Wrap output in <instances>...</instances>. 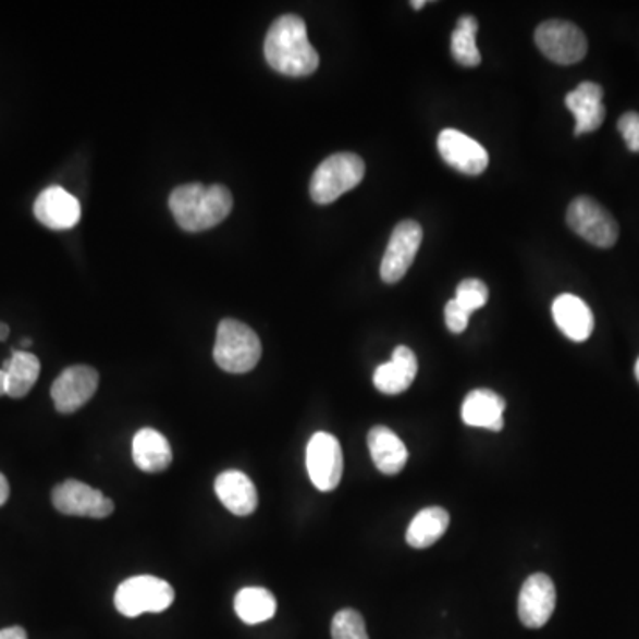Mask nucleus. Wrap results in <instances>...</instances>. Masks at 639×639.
<instances>
[{"label":"nucleus","instance_id":"obj_8","mask_svg":"<svg viewBox=\"0 0 639 639\" xmlns=\"http://www.w3.org/2000/svg\"><path fill=\"white\" fill-rule=\"evenodd\" d=\"M309 478L318 491L331 492L340 486L343 476L342 444L328 432H318L306 450Z\"/></svg>","mask_w":639,"mask_h":639},{"label":"nucleus","instance_id":"obj_29","mask_svg":"<svg viewBox=\"0 0 639 639\" xmlns=\"http://www.w3.org/2000/svg\"><path fill=\"white\" fill-rule=\"evenodd\" d=\"M444 318H446V328L453 332V334H460V332L466 331L467 325H469V318L471 315L466 311V309H462L455 300H450L446 304V309H444Z\"/></svg>","mask_w":639,"mask_h":639},{"label":"nucleus","instance_id":"obj_11","mask_svg":"<svg viewBox=\"0 0 639 639\" xmlns=\"http://www.w3.org/2000/svg\"><path fill=\"white\" fill-rule=\"evenodd\" d=\"M100 376L91 366H70L52 384L53 405L59 413L72 414L81 409L97 393Z\"/></svg>","mask_w":639,"mask_h":639},{"label":"nucleus","instance_id":"obj_2","mask_svg":"<svg viewBox=\"0 0 639 639\" xmlns=\"http://www.w3.org/2000/svg\"><path fill=\"white\" fill-rule=\"evenodd\" d=\"M169 208L182 230L199 233L221 224L233 208V196L224 185L187 183L174 188Z\"/></svg>","mask_w":639,"mask_h":639},{"label":"nucleus","instance_id":"obj_12","mask_svg":"<svg viewBox=\"0 0 639 639\" xmlns=\"http://www.w3.org/2000/svg\"><path fill=\"white\" fill-rule=\"evenodd\" d=\"M439 153L450 168L457 169L467 176H478L489 165L487 149L462 132L446 128L439 134Z\"/></svg>","mask_w":639,"mask_h":639},{"label":"nucleus","instance_id":"obj_28","mask_svg":"<svg viewBox=\"0 0 639 639\" xmlns=\"http://www.w3.org/2000/svg\"><path fill=\"white\" fill-rule=\"evenodd\" d=\"M618 132L624 137L625 145L632 151L639 153V114L627 112L618 120Z\"/></svg>","mask_w":639,"mask_h":639},{"label":"nucleus","instance_id":"obj_10","mask_svg":"<svg viewBox=\"0 0 639 639\" xmlns=\"http://www.w3.org/2000/svg\"><path fill=\"white\" fill-rule=\"evenodd\" d=\"M52 503L58 512L73 517L106 519L114 512L112 500L77 480L59 483L52 491Z\"/></svg>","mask_w":639,"mask_h":639},{"label":"nucleus","instance_id":"obj_6","mask_svg":"<svg viewBox=\"0 0 639 639\" xmlns=\"http://www.w3.org/2000/svg\"><path fill=\"white\" fill-rule=\"evenodd\" d=\"M534 41L545 58L563 66L579 63L588 52L585 33L565 20H548L540 24L534 30Z\"/></svg>","mask_w":639,"mask_h":639},{"label":"nucleus","instance_id":"obj_18","mask_svg":"<svg viewBox=\"0 0 639 639\" xmlns=\"http://www.w3.org/2000/svg\"><path fill=\"white\" fill-rule=\"evenodd\" d=\"M418 376V359L409 346H396L390 362L380 365L373 384L384 394L405 393Z\"/></svg>","mask_w":639,"mask_h":639},{"label":"nucleus","instance_id":"obj_20","mask_svg":"<svg viewBox=\"0 0 639 639\" xmlns=\"http://www.w3.org/2000/svg\"><path fill=\"white\" fill-rule=\"evenodd\" d=\"M368 447L377 469L382 475L394 476L404 471L409 452L404 441L388 427H373L368 433Z\"/></svg>","mask_w":639,"mask_h":639},{"label":"nucleus","instance_id":"obj_9","mask_svg":"<svg viewBox=\"0 0 639 639\" xmlns=\"http://www.w3.org/2000/svg\"><path fill=\"white\" fill-rule=\"evenodd\" d=\"M423 241V228L416 221H402L391 233L390 244L380 263V278L388 284L398 283L409 272Z\"/></svg>","mask_w":639,"mask_h":639},{"label":"nucleus","instance_id":"obj_4","mask_svg":"<svg viewBox=\"0 0 639 639\" xmlns=\"http://www.w3.org/2000/svg\"><path fill=\"white\" fill-rule=\"evenodd\" d=\"M365 160L356 153L331 155L312 174L309 193L317 205H331L365 179Z\"/></svg>","mask_w":639,"mask_h":639},{"label":"nucleus","instance_id":"obj_34","mask_svg":"<svg viewBox=\"0 0 639 639\" xmlns=\"http://www.w3.org/2000/svg\"><path fill=\"white\" fill-rule=\"evenodd\" d=\"M423 5H427V0H419V2H413L414 10H421Z\"/></svg>","mask_w":639,"mask_h":639},{"label":"nucleus","instance_id":"obj_14","mask_svg":"<svg viewBox=\"0 0 639 639\" xmlns=\"http://www.w3.org/2000/svg\"><path fill=\"white\" fill-rule=\"evenodd\" d=\"M34 216L50 230L64 231L77 226L83 216V208L77 197L63 187L45 188L34 202Z\"/></svg>","mask_w":639,"mask_h":639},{"label":"nucleus","instance_id":"obj_27","mask_svg":"<svg viewBox=\"0 0 639 639\" xmlns=\"http://www.w3.org/2000/svg\"><path fill=\"white\" fill-rule=\"evenodd\" d=\"M453 300L462 309H466L469 315H472L476 309L486 306L487 300H489V288H487V284L480 281V279H464L458 284L457 295H455Z\"/></svg>","mask_w":639,"mask_h":639},{"label":"nucleus","instance_id":"obj_15","mask_svg":"<svg viewBox=\"0 0 639 639\" xmlns=\"http://www.w3.org/2000/svg\"><path fill=\"white\" fill-rule=\"evenodd\" d=\"M602 98L604 89L595 83H581L574 91L568 93L565 103L576 118L574 134H590L601 128L606 120V107L602 103Z\"/></svg>","mask_w":639,"mask_h":639},{"label":"nucleus","instance_id":"obj_36","mask_svg":"<svg viewBox=\"0 0 639 639\" xmlns=\"http://www.w3.org/2000/svg\"><path fill=\"white\" fill-rule=\"evenodd\" d=\"M635 373H636V379H638V382H639V359H638V361H636Z\"/></svg>","mask_w":639,"mask_h":639},{"label":"nucleus","instance_id":"obj_21","mask_svg":"<svg viewBox=\"0 0 639 639\" xmlns=\"http://www.w3.org/2000/svg\"><path fill=\"white\" fill-rule=\"evenodd\" d=\"M132 455H134L135 466L145 472L165 471L173 462L171 444L153 428H143L135 433Z\"/></svg>","mask_w":639,"mask_h":639},{"label":"nucleus","instance_id":"obj_33","mask_svg":"<svg viewBox=\"0 0 639 639\" xmlns=\"http://www.w3.org/2000/svg\"><path fill=\"white\" fill-rule=\"evenodd\" d=\"M2 394H5V373L4 370L0 368V396H2Z\"/></svg>","mask_w":639,"mask_h":639},{"label":"nucleus","instance_id":"obj_5","mask_svg":"<svg viewBox=\"0 0 639 639\" xmlns=\"http://www.w3.org/2000/svg\"><path fill=\"white\" fill-rule=\"evenodd\" d=\"M173 602V587L155 576L131 577L121 582L114 595L115 610L128 618H135L143 613H162Z\"/></svg>","mask_w":639,"mask_h":639},{"label":"nucleus","instance_id":"obj_1","mask_svg":"<svg viewBox=\"0 0 639 639\" xmlns=\"http://www.w3.org/2000/svg\"><path fill=\"white\" fill-rule=\"evenodd\" d=\"M265 59L286 77H308L317 72L320 58L309 44L308 27L300 16H279L265 38Z\"/></svg>","mask_w":639,"mask_h":639},{"label":"nucleus","instance_id":"obj_30","mask_svg":"<svg viewBox=\"0 0 639 639\" xmlns=\"http://www.w3.org/2000/svg\"><path fill=\"white\" fill-rule=\"evenodd\" d=\"M0 639H27V632L22 627H8L0 630Z\"/></svg>","mask_w":639,"mask_h":639},{"label":"nucleus","instance_id":"obj_23","mask_svg":"<svg viewBox=\"0 0 639 639\" xmlns=\"http://www.w3.org/2000/svg\"><path fill=\"white\" fill-rule=\"evenodd\" d=\"M450 528V514L441 506H430L414 517L407 529V543L414 549H427L443 539Z\"/></svg>","mask_w":639,"mask_h":639},{"label":"nucleus","instance_id":"obj_3","mask_svg":"<svg viewBox=\"0 0 639 639\" xmlns=\"http://www.w3.org/2000/svg\"><path fill=\"white\" fill-rule=\"evenodd\" d=\"M261 342L246 323L224 318L217 328L213 359L228 373H247L260 362Z\"/></svg>","mask_w":639,"mask_h":639},{"label":"nucleus","instance_id":"obj_25","mask_svg":"<svg viewBox=\"0 0 639 639\" xmlns=\"http://www.w3.org/2000/svg\"><path fill=\"white\" fill-rule=\"evenodd\" d=\"M476 34H478V20L471 15L460 16L452 34V56L462 66L475 67L481 63Z\"/></svg>","mask_w":639,"mask_h":639},{"label":"nucleus","instance_id":"obj_13","mask_svg":"<svg viewBox=\"0 0 639 639\" xmlns=\"http://www.w3.org/2000/svg\"><path fill=\"white\" fill-rule=\"evenodd\" d=\"M556 610V588L551 577L533 574L526 579L519 593V618L528 629H540Z\"/></svg>","mask_w":639,"mask_h":639},{"label":"nucleus","instance_id":"obj_19","mask_svg":"<svg viewBox=\"0 0 639 639\" xmlns=\"http://www.w3.org/2000/svg\"><path fill=\"white\" fill-rule=\"evenodd\" d=\"M216 494L231 514L247 517L258 508V492L249 476L242 471L221 472L216 480Z\"/></svg>","mask_w":639,"mask_h":639},{"label":"nucleus","instance_id":"obj_17","mask_svg":"<svg viewBox=\"0 0 639 639\" xmlns=\"http://www.w3.org/2000/svg\"><path fill=\"white\" fill-rule=\"evenodd\" d=\"M553 317L557 329L576 343L587 342L595 328L593 312L588 304L573 294L560 295L554 300Z\"/></svg>","mask_w":639,"mask_h":639},{"label":"nucleus","instance_id":"obj_35","mask_svg":"<svg viewBox=\"0 0 639 639\" xmlns=\"http://www.w3.org/2000/svg\"><path fill=\"white\" fill-rule=\"evenodd\" d=\"M20 345L24 346V348H27V346L33 345V342H30V340H22V343H20Z\"/></svg>","mask_w":639,"mask_h":639},{"label":"nucleus","instance_id":"obj_24","mask_svg":"<svg viewBox=\"0 0 639 639\" xmlns=\"http://www.w3.org/2000/svg\"><path fill=\"white\" fill-rule=\"evenodd\" d=\"M275 597L265 588H244L235 597V611L247 625L263 624L275 615Z\"/></svg>","mask_w":639,"mask_h":639},{"label":"nucleus","instance_id":"obj_16","mask_svg":"<svg viewBox=\"0 0 639 639\" xmlns=\"http://www.w3.org/2000/svg\"><path fill=\"white\" fill-rule=\"evenodd\" d=\"M506 402L491 390H475L467 394L462 404V419L467 427L487 428L501 432L505 427Z\"/></svg>","mask_w":639,"mask_h":639},{"label":"nucleus","instance_id":"obj_31","mask_svg":"<svg viewBox=\"0 0 639 639\" xmlns=\"http://www.w3.org/2000/svg\"><path fill=\"white\" fill-rule=\"evenodd\" d=\"M8 500H10V483L5 480V476L0 472V506L4 505Z\"/></svg>","mask_w":639,"mask_h":639},{"label":"nucleus","instance_id":"obj_7","mask_svg":"<svg viewBox=\"0 0 639 639\" xmlns=\"http://www.w3.org/2000/svg\"><path fill=\"white\" fill-rule=\"evenodd\" d=\"M568 226L591 246L610 249L618 241V224L606 208L591 197H576L567 212Z\"/></svg>","mask_w":639,"mask_h":639},{"label":"nucleus","instance_id":"obj_32","mask_svg":"<svg viewBox=\"0 0 639 639\" xmlns=\"http://www.w3.org/2000/svg\"><path fill=\"white\" fill-rule=\"evenodd\" d=\"M8 336H10V328L4 322H0V342H4Z\"/></svg>","mask_w":639,"mask_h":639},{"label":"nucleus","instance_id":"obj_26","mask_svg":"<svg viewBox=\"0 0 639 639\" xmlns=\"http://www.w3.org/2000/svg\"><path fill=\"white\" fill-rule=\"evenodd\" d=\"M332 639H370L365 618L356 610H342L332 618Z\"/></svg>","mask_w":639,"mask_h":639},{"label":"nucleus","instance_id":"obj_22","mask_svg":"<svg viewBox=\"0 0 639 639\" xmlns=\"http://www.w3.org/2000/svg\"><path fill=\"white\" fill-rule=\"evenodd\" d=\"M2 370L5 373V394L11 398H24L38 380L41 362L30 352L13 351Z\"/></svg>","mask_w":639,"mask_h":639}]
</instances>
